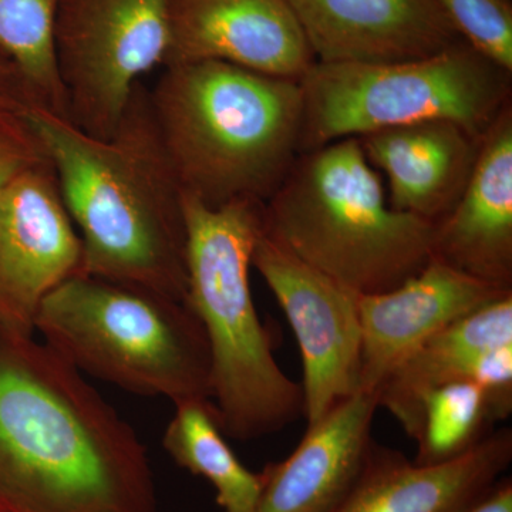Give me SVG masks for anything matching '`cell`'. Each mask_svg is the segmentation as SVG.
<instances>
[{"instance_id": "cell-8", "label": "cell", "mask_w": 512, "mask_h": 512, "mask_svg": "<svg viewBox=\"0 0 512 512\" xmlns=\"http://www.w3.org/2000/svg\"><path fill=\"white\" fill-rule=\"evenodd\" d=\"M170 0H60L53 50L67 120L110 137L141 80L167 59Z\"/></svg>"}, {"instance_id": "cell-7", "label": "cell", "mask_w": 512, "mask_h": 512, "mask_svg": "<svg viewBox=\"0 0 512 512\" xmlns=\"http://www.w3.org/2000/svg\"><path fill=\"white\" fill-rule=\"evenodd\" d=\"M299 86L301 153L429 120L454 121L483 138L512 103V72L466 42L404 62H315Z\"/></svg>"}, {"instance_id": "cell-10", "label": "cell", "mask_w": 512, "mask_h": 512, "mask_svg": "<svg viewBox=\"0 0 512 512\" xmlns=\"http://www.w3.org/2000/svg\"><path fill=\"white\" fill-rule=\"evenodd\" d=\"M82 269V242L50 161L0 190V335L33 336L43 301Z\"/></svg>"}, {"instance_id": "cell-12", "label": "cell", "mask_w": 512, "mask_h": 512, "mask_svg": "<svg viewBox=\"0 0 512 512\" xmlns=\"http://www.w3.org/2000/svg\"><path fill=\"white\" fill-rule=\"evenodd\" d=\"M512 293L437 259L390 291L359 296V390L376 393L394 370L440 330Z\"/></svg>"}, {"instance_id": "cell-23", "label": "cell", "mask_w": 512, "mask_h": 512, "mask_svg": "<svg viewBox=\"0 0 512 512\" xmlns=\"http://www.w3.org/2000/svg\"><path fill=\"white\" fill-rule=\"evenodd\" d=\"M49 163L42 141L10 97L0 92V190Z\"/></svg>"}, {"instance_id": "cell-3", "label": "cell", "mask_w": 512, "mask_h": 512, "mask_svg": "<svg viewBox=\"0 0 512 512\" xmlns=\"http://www.w3.org/2000/svg\"><path fill=\"white\" fill-rule=\"evenodd\" d=\"M148 100L181 190L208 207L265 204L301 154L298 80L211 60L168 64Z\"/></svg>"}, {"instance_id": "cell-2", "label": "cell", "mask_w": 512, "mask_h": 512, "mask_svg": "<svg viewBox=\"0 0 512 512\" xmlns=\"http://www.w3.org/2000/svg\"><path fill=\"white\" fill-rule=\"evenodd\" d=\"M45 147L83 249L82 274L185 302L183 190L158 134L148 89L137 87L110 137L5 92Z\"/></svg>"}, {"instance_id": "cell-19", "label": "cell", "mask_w": 512, "mask_h": 512, "mask_svg": "<svg viewBox=\"0 0 512 512\" xmlns=\"http://www.w3.org/2000/svg\"><path fill=\"white\" fill-rule=\"evenodd\" d=\"M163 447L178 466L212 485L224 512H254L261 474L248 470L225 441L211 400L175 404Z\"/></svg>"}, {"instance_id": "cell-18", "label": "cell", "mask_w": 512, "mask_h": 512, "mask_svg": "<svg viewBox=\"0 0 512 512\" xmlns=\"http://www.w3.org/2000/svg\"><path fill=\"white\" fill-rule=\"evenodd\" d=\"M512 343V293L456 320L424 342L377 390L384 407L412 439L421 397L440 384L471 382L487 350Z\"/></svg>"}, {"instance_id": "cell-22", "label": "cell", "mask_w": 512, "mask_h": 512, "mask_svg": "<svg viewBox=\"0 0 512 512\" xmlns=\"http://www.w3.org/2000/svg\"><path fill=\"white\" fill-rule=\"evenodd\" d=\"M464 42L512 72V0H434Z\"/></svg>"}, {"instance_id": "cell-13", "label": "cell", "mask_w": 512, "mask_h": 512, "mask_svg": "<svg viewBox=\"0 0 512 512\" xmlns=\"http://www.w3.org/2000/svg\"><path fill=\"white\" fill-rule=\"evenodd\" d=\"M288 2L316 62H404L464 42L434 0Z\"/></svg>"}, {"instance_id": "cell-21", "label": "cell", "mask_w": 512, "mask_h": 512, "mask_svg": "<svg viewBox=\"0 0 512 512\" xmlns=\"http://www.w3.org/2000/svg\"><path fill=\"white\" fill-rule=\"evenodd\" d=\"M60 0H0V49L15 64L25 99L66 114L53 26Z\"/></svg>"}, {"instance_id": "cell-16", "label": "cell", "mask_w": 512, "mask_h": 512, "mask_svg": "<svg viewBox=\"0 0 512 512\" xmlns=\"http://www.w3.org/2000/svg\"><path fill=\"white\" fill-rule=\"evenodd\" d=\"M379 399L357 390L306 427L291 456L261 471L254 512H326L352 487L372 450Z\"/></svg>"}, {"instance_id": "cell-24", "label": "cell", "mask_w": 512, "mask_h": 512, "mask_svg": "<svg viewBox=\"0 0 512 512\" xmlns=\"http://www.w3.org/2000/svg\"><path fill=\"white\" fill-rule=\"evenodd\" d=\"M464 512H512L511 477L500 478L480 500Z\"/></svg>"}, {"instance_id": "cell-6", "label": "cell", "mask_w": 512, "mask_h": 512, "mask_svg": "<svg viewBox=\"0 0 512 512\" xmlns=\"http://www.w3.org/2000/svg\"><path fill=\"white\" fill-rule=\"evenodd\" d=\"M35 332L76 367L138 396L212 399L211 353L185 302L77 274L43 301Z\"/></svg>"}, {"instance_id": "cell-4", "label": "cell", "mask_w": 512, "mask_h": 512, "mask_svg": "<svg viewBox=\"0 0 512 512\" xmlns=\"http://www.w3.org/2000/svg\"><path fill=\"white\" fill-rule=\"evenodd\" d=\"M187 296L211 353L212 399L225 436L255 440L303 416L301 383L274 356L252 298L249 271L264 204L212 208L184 194Z\"/></svg>"}, {"instance_id": "cell-5", "label": "cell", "mask_w": 512, "mask_h": 512, "mask_svg": "<svg viewBox=\"0 0 512 512\" xmlns=\"http://www.w3.org/2000/svg\"><path fill=\"white\" fill-rule=\"evenodd\" d=\"M436 225L394 210L359 138L299 154L264 204V229L357 296L402 285L433 258Z\"/></svg>"}, {"instance_id": "cell-11", "label": "cell", "mask_w": 512, "mask_h": 512, "mask_svg": "<svg viewBox=\"0 0 512 512\" xmlns=\"http://www.w3.org/2000/svg\"><path fill=\"white\" fill-rule=\"evenodd\" d=\"M168 64L224 62L301 80L316 62L288 0H170Z\"/></svg>"}, {"instance_id": "cell-9", "label": "cell", "mask_w": 512, "mask_h": 512, "mask_svg": "<svg viewBox=\"0 0 512 512\" xmlns=\"http://www.w3.org/2000/svg\"><path fill=\"white\" fill-rule=\"evenodd\" d=\"M252 268L274 293L298 340L303 416L311 426L359 390V296L293 255L264 224Z\"/></svg>"}, {"instance_id": "cell-14", "label": "cell", "mask_w": 512, "mask_h": 512, "mask_svg": "<svg viewBox=\"0 0 512 512\" xmlns=\"http://www.w3.org/2000/svg\"><path fill=\"white\" fill-rule=\"evenodd\" d=\"M511 461L510 427L436 466H419L373 443L355 483L326 512H464L507 474Z\"/></svg>"}, {"instance_id": "cell-17", "label": "cell", "mask_w": 512, "mask_h": 512, "mask_svg": "<svg viewBox=\"0 0 512 512\" xmlns=\"http://www.w3.org/2000/svg\"><path fill=\"white\" fill-rule=\"evenodd\" d=\"M359 140L370 164L386 175L387 200L394 210L436 225L460 200L483 138L454 121L429 120Z\"/></svg>"}, {"instance_id": "cell-15", "label": "cell", "mask_w": 512, "mask_h": 512, "mask_svg": "<svg viewBox=\"0 0 512 512\" xmlns=\"http://www.w3.org/2000/svg\"><path fill=\"white\" fill-rule=\"evenodd\" d=\"M433 259L512 289V103L484 134L460 200L434 227Z\"/></svg>"}, {"instance_id": "cell-25", "label": "cell", "mask_w": 512, "mask_h": 512, "mask_svg": "<svg viewBox=\"0 0 512 512\" xmlns=\"http://www.w3.org/2000/svg\"><path fill=\"white\" fill-rule=\"evenodd\" d=\"M23 90L15 64L0 49V90Z\"/></svg>"}, {"instance_id": "cell-1", "label": "cell", "mask_w": 512, "mask_h": 512, "mask_svg": "<svg viewBox=\"0 0 512 512\" xmlns=\"http://www.w3.org/2000/svg\"><path fill=\"white\" fill-rule=\"evenodd\" d=\"M0 512H158L136 430L33 336L0 335Z\"/></svg>"}, {"instance_id": "cell-20", "label": "cell", "mask_w": 512, "mask_h": 512, "mask_svg": "<svg viewBox=\"0 0 512 512\" xmlns=\"http://www.w3.org/2000/svg\"><path fill=\"white\" fill-rule=\"evenodd\" d=\"M493 407L478 384L458 380L429 390L417 409L414 463L436 466L466 454L495 430Z\"/></svg>"}]
</instances>
